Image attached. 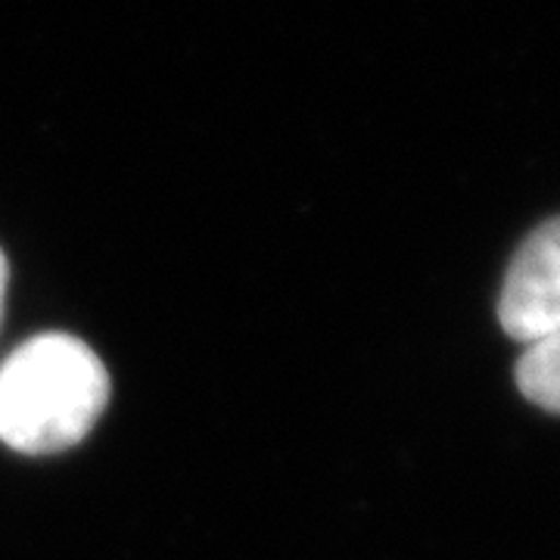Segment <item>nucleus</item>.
Returning a JSON list of instances; mask_svg holds the SVG:
<instances>
[{"label":"nucleus","instance_id":"nucleus-1","mask_svg":"<svg viewBox=\"0 0 560 560\" xmlns=\"http://www.w3.org/2000/svg\"><path fill=\"white\" fill-rule=\"evenodd\" d=\"M109 401L97 352L69 334H40L0 364V440L25 455L79 445Z\"/></svg>","mask_w":560,"mask_h":560},{"label":"nucleus","instance_id":"nucleus-2","mask_svg":"<svg viewBox=\"0 0 560 560\" xmlns=\"http://www.w3.org/2000/svg\"><path fill=\"white\" fill-rule=\"evenodd\" d=\"M499 320L523 346L560 327V219L539 224L517 249L501 287Z\"/></svg>","mask_w":560,"mask_h":560},{"label":"nucleus","instance_id":"nucleus-3","mask_svg":"<svg viewBox=\"0 0 560 560\" xmlns=\"http://www.w3.org/2000/svg\"><path fill=\"white\" fill-rule=\"evenodd\" d=\"M517 386L533 405L560 415V327L523 349L517 361Z\"/></svg>","mask_w":560,"mask_h":560},{"label":"nucleus","instance_id":"nucleus-4","mask_svg":"<svg viewBox=\"0 0 560 560\" xmlns=\"http://www.w3.org/2000/svg\"><path fill=\"white\" fill-rule=\"evenodd\" d=\"M7 275H10V268H7V259H3V253H0V320H3V296H7Z\"/></svg>","mask_w":560,"mask_h":560}]
</instances>
